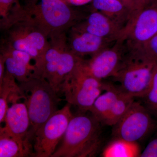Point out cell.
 <instances>
[{"mask_svg":"<svg viewBox=\"0 0 157 157\" xmlns=\"http://www.w3.org/2000/svg\"><path fill=\"white\" fill-rule=\"evenodd\" d=\"M79 14L64 0H26L14 5L8 19L1 23L3 29L13 23L22 21L36 26L48 38L76 25Z\"/></svg>","mask_w":157,"mask_h":157,"instance_id":"obj_1","label":"cell"},{"mask_svg":"<svg viewBox=\"0 0 157 157\" xmlns=\"http://www.w3.org/2000/svg\"><path fill=\"white\" fill-rule=\"evenodd\" d=\"M101 123L92 115L73 116L51 157H94L101 145Z\"/></svg>","mask_w":157,"mask_h":157,"instance_id":"obj_2","label":"cell"},{"mask_svg":"<svg viewBox=\"0 0 157 157\" xmlns=\"http://www.w3.org/2000/svg\"><path fill=\"white\" fill-rule=\"evenodd\" d=\"M19 86L28 111L30 121L29 136L32 142L37 130L57 110L61 99L43 77H33Z\"/></svg>","mask_w":157,"mask_h":157,"instance_id":"obj_3","label":"cell"},{"mask_svg":"<svg viewBox=\"0 0 157 157\" xmlns=\"http://www.w3.org/2000/svg\"><path fill=\"white\" fill-rule=\"evenodd\" d=\"M81 59L65 78L59 93L64 95L68 103L86 112L90 111L107 84L85 72L80 66Z\"/></svg>","mask_w":157,"mask_h":157,"instance_id":"obj_4","label":"cell"},{"mask_svg":"<svg viewBox=\"0 0 157 157\" xmlns=\"http://www.w3.org/2000/svg\"><path fill=\"white\" fill-rule=\"evenodd\" d=\"M157 63L130 51L114 76L120 83V89L133 98H144L148 90L153 70Z\"/></svg>","mask_w":157,"mask_h":157,"instance_id":"obj_5","label":"cell"},{"mask_svg":"<svg viewBox=\"0 0 157 157\" xmlns=\"http://www.w3.org/2000/svg\"><path fill=\"white\" fill-rule=\"evenodd\" d=\"M68 103L57 110L35 133L33 157H51L64 135L73 115Z\"/></svg>","mask_w":157,"mask_h":157,"instance_id":"obj_6","label":"cell"},{"mask_svg":"<svg viewBox=\"0 0 157 157\" xmlns=\"http://www.w3.org/2000/svg\"><path fill=\"white\" fill-rule=\"evenodd\" d=\"M157 33V0L133 15L121 31L119 39L135 50Z\"/></svg>","mask_w":157,"mask_h":157,"instance_id":"obj_7","label":"cell"},{"mask_svg":"<svg viewBox=\"0 0 157 157\" xmlns=\"http://www.w3.org/2000/svg\"><path fill=\"white\" fill-rule=\"evenodd\" d=\"M113 126L114 138L137 142L154 129L155 124L146 108L134 101L126 113Z\"/></svg>","mask_w":157,"mask_h":157,"instance_id":"obj_8","label":"cell"},{"mask_svg":"<svg viewBox=\"0 0 157 157\" xmlns=\"http://www.w3.org/2000/svg\"><path fill=\"white\" fill-rule=\"evenodd\" d=\"M123 43L121 40H117L113 47L103 49L88 60L82 59L81 68L88 74L100 80L114 77L123 61Z\"/></svg>","mask_w":157,"mask_h":157,"instance_id":"obj_9","label":"cell"},{"mask_svg":"<svg viewBox=\"0 0 157 157\" xmlns=\"http://www.w3.org/2000/svg\"><path fill=\"white\" fill-rule=\"evenodd\" d=\"M5 122V130L25 147L33 152L29 138L30 121L25 104L17 102L12 104L7 110Z\"/></svg>","mask_w":157,"mask_h":157,"instance_id":"obj_10","label":"cell"},{"mask_svg":"<svg viewBox=\"0 0 157 157\" xmlns=\"http://www.w3.org/2000/svg\"><path fill=\"white\" fill-rule=\"evenodd\" d=\"M69 39L68 46L74 54L80 57L86 55H94L109 47L115 41L98 36L85 31L72 27Z\"/></svg>","mask_w":157,"mask_h":157,"instance_id":"obj_11","label":"cell"},{"mask_svg":"<svg viewBox=\"0 0 157 157\" xmlns=\"http://www.w3.org/2000/svg\"><path fill=\"white\" fill-rule=\"evenodd\" d=\"M73 27L79 30L115 41L119 38L121 31L124 28L100 11L93 12L85 21Z\"/></svg>","mask_w":157,"mask_h":157,"instance_id":"obj_12","label":"cell"},{"mask_svg":"<svg viewBox=\"0 0 157 157\" xmlns=\"http://www.w3.org/2000/svg\"><path fill=\"white\" fill-rule=\"evenodd\" d=\"M92 1L94 8L123 28L132 16L130 11L118 0Z\"/></svg>","mask_w":157,"mask_h":157,"instance_id":"obj_13","label":"cell"},{"mask_svg":"<svg viewBox=\"0 0 157 157\" xmlns=\"http://www.w3.org/2000/svg\"><path fill=\"white\" fill-rule=\"evenodd\" d=\"M70 50L68 45L62 51L58 64L55 76L51 86L58 94L65 78L76 67L81 59Z\"/></svg>","mask_w":157,"mask_h":157,"instance_id":"obj_14","label":"cell"},{"mask_svg":"<svg viewBox=\"0 0 157 157\" xmlns=\"http://www.w3.org/2000/svg\"><path fill=\"white\" fill-rule=\"evenodd\" d=\"M105 90L96 99L90 110L92 115L103 124L121 92L119 88L108 84Z\"/></svg>","mask_w":157,"mask_h":157,"instance_id":"obj_15","label":"cell"},{"mask_svg":"<svg viewBox=\"0 0 157 157\" xmlns=\"http://www.w3.org/2000/svg\"><path fill=\"white\" fill-rule=\"evenodd\" d=\"M141 153L137 142L114 138L104 148L102 156L104 157H140Z\"/></svg>","mask_w":157,"mask_h":157,"instance_id":"obj_16","label":"cell"},{"mask_svg":"<svg viewBox=\"0 0 157 157\" xmlns=\"http://www.w3.org/2000/svg\"><path fill=\"white\" fill-rule=\"evenodd\" d=\"M33 152L11 136L4 127L0 128V157H33Z\"/></svg>","mask_w":157,"mask_h":157,"instance_id":"obj_17","label":"cell"},{"mask_svg":"<svg viewBox=\"0 0 157 157\" xmlns=\"http://www.w3.org/2000/svg\"><path fill=\"white\" fill-rule=\"evenodd\" d=\"M5 58L6 71L14 76L19 83L27 81L32 78L35 69L14 59L6 52H1Z\"/></svg>","mask_w":157,"mask_h":157,"instance_id":"obj_18","label":"cell"},{"mask_svg":"<svg viewBox=\"0 0 157 157\" xmlns=\"http://www.w3.org/2000/svg\"><path fill=\"white\" fill-rule=\"evenodd\" d=\"M134 101V98L121 90L104 124L114 125L126 113Z\"/></svg>","mask_w":157,"mask_h":157,"instance_id":"obj_19","label":"cell"},{"mask_svg":"<svg viewBox=\"0 0 157 157\" xmlns=\"http://www.w3.org/2000/svg\"><path fill=\"white\" fill-rule=\"evenodd\" d=\"M14 76L6 72L2 83L0 84V123L5 122L7 110L9 109L8 99L12 91L20 90Z\"/></svg>","mask_w":157,"mask_h":157,"instance_id":"obj_20","label":"cell"},{"mask_svg":"<svg viewBox=\"0 0 157 157\" xmlns=\"http://www.w3.org/2000/svg\"><path fill=\"white\" fill-rule=\"evenodd\" d=\"M151 61L157 63V33L135 50L130 51Z\"/></svg>","mask_w":157,"mask_h":157,"instance_id":"obj_21","label":"cell"},{"mask_svg":"<svg viewBox=\"0 0 157 157\" xmlns=\"http://www.w3.org/2000/svg\"><path fill=\"white\" fill-rule=\"evenodd\" d=\"M144 98L148 107L157 112V63L153 70L148 90Z\"/></svg>","mask_w":157,"mask_h":157,"instance_id":"obj_22","label":"cell"},{"mask_svg":"<svg viewBox=\"0 0 157 157\" xmlns=\"http://www.w3.org/2000/svg\"><path fill=\"white\" fill-rule=\"evenodd\" d=\"M20 0H0L1 23L8 19L9 14L14 5L19 2Z\"/></svg>","mask_w":157,"mask_h":157,"instance_id":"obj_23","label":"cell"},{"mask_svg":"<svg viewBox=\"0 0 157 157\" xmlns=\"http://www.w3.org/2000/svg\"><path fill=\"white\" fill-rule=\"evenodd\" d=\"M141 157H157V138L151 141L143 151Z\"/></svg>","mask_w":157,"mask_h":157,"instance_id":"obj_24","label":"cell"},{"mask_svg":"<svg viewBox=\"0 0 157 157\" xmlns=\"http://www.w3.org/2000/svg\"><path fill=\"white\" fill-rule=\"evenodd\" d=\"M134 1L135 3V6H136V10L135 13L132 16L137 14L155 0H134Z\"/></svg>","mask_w":157,"mask_h":157,"instance_id":"obj_25","label":"cell"},{"mask_svg":"<svg viewBox=\"0 0 157 157\" xmlns=\"http://www.w3.org/2000/svg\"><path fill=\"white\" fill-rule=\"evenodd\" d=\"M118 1L122 3L124 6L128 9L132 13V16L135 13L136 10V6H135V3L134 0H118Z\"/></svg>","mask_w":157,"mask_h":157,"instance_id":"obj_26","label":"cell"},{"mask_svg":"<svg viewBox=\"0 0 157 157\" xmlns=\"http://www.w3.org/2000/svg\"><path fill=\"white\" fill-rule=\"evenodd\" d=\"M5 58L2 55H0V84L2 83L6 72Z\"/></svg>","mask_w":157,"mask_h":157,"instance_id":"obj_27","label":"cell"}]
</instances>
